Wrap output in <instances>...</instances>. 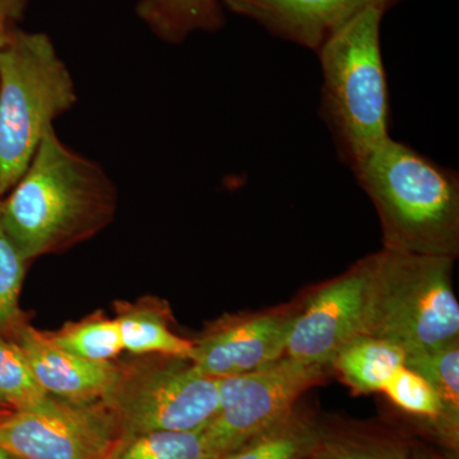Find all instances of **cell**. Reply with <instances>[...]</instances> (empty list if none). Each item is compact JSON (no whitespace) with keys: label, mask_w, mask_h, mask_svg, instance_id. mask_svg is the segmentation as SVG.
<instances>
[{"label":"cell","mask_w":459,"mask_h":459,"mask_svg":"<svg viewBox=\"0 0 459 459\" xmlns=\"http://www.w3.org/2000/svg\"><path fill=\"white\" fill-rule=\"evenodd\" d=\"M332 369L282 356L261 369L220 379V406L201 433L211 457L237 448L289 415Z\"/></svg>","instance_id":"cell-7"},{"label":"cell","mask_w":459,"mask_h":459,"mask_svg":"<svg viewBox=\"0 0 459 459\" xmlns=\"http://www.w3.org/2000/svg\"><path fill=\"white\" fill-rule=\"evenodd\" d=\"M29 0H0V50L20 29Z\"/></svg>","instance_id":"cell-24"},{"label":"cell","mask_w":459,"mask_h":459,"mask_svg":"<svg viewBox=\"0 0 459 459\" xmlns=\"http://www.w3.org/2000/svg\"><path fill=\"white\" fill-rule=\"evenodd\" d=\"M117 204V184L107 170L50 126L22 177L0 199V219L31 262L95 238L114 221Z\"/></svg>","instance_id":"cell-1"},{"label":"cell","mask_w":459,"mask_h":459,"mask_svg":"<svg viewBox=\"0 0 459 459\" xmlns=\"http://www.w3.org/2000/svg\"><path fill=\"white\" fill-rule=\"evenodd\" d=\"M404 367L415 371L434 389L442 404L452 439L459 437V338L435 349L404 353Z\"/></svg>","instance_id":"cell-17"},{"label":"cell","mask_w":459,"mask_h":459,"mask_svg":"<svg viewBox=\"0 0 459 459\" xmlns=\"http://www.w3.org/2000/svg\"><path fill=\"white\" fill-rule=\"evenodd\" d=\"M320 452L325 459H412L397 437L362 427L323 425Z\"/></svg>","instance_id":"cell-21"},{"label":"cell","mask_w":459,"mask_h":459,"mask_svg":"<svg viewBox=\"0 0 459 459\" xmlns=\"http://www.w3.org/2000/svg\"><path fill=\"white\" fill-rule=\"evenodd\" d=\"M407 0H221L281 40L316 51L329 36L369 8L394 9Z\"/></svg>","instance_id":"cell-11"},{"label":"cell","mask_w":459,"mask_h":459,"mask_svg":"<svg viewBox=\"0 0 459 459\" xmlns=\"http://www.w3.org/2000/svg\"><path fill=\"white\" fill-rule=\"evenodd\" d=\"M47 334L60 349L84 360L113 362L124 351L117 320L101 312L91 314L78 322L66 323Z\"/></svg>","instance_id":"cell-19"},{"label":"cell","mask_w":459,"mask_h":459,"mask_svg":"<svg viewBox=\"0 0 459 459\" xmlns=\"http://www.w3.org/2000/svg\"><path fill=\"white\" fill-rule=\"evenodd\" d=\"M14 342L25 353L33 377L51 397L71 403L104 401L117 377L115 362L84 360L60 349L48 336L30 325L18 332Z\"/></svg>","instance_id":"cell-12"},{"label":"cell","mask_w":459,"mask_h":459,"mask_svg":"<svg viewBox=\"0 0 459 459\" xmlns=\"http://www.w3.org/2000/svg\"><path fill=\"white\" fill-rule=\"evenodd\" d=\"M77 101L74 75L50 36L18 29L0 50V199L22 177L48 129Z\"/></svg>","instance_id":"cell-5"},{"label":"cell","mask_w":459,"mask_h":459,"mask_svg":"<svg viewBox=\"0 0 459 459\" xmlns=\"http://www.w3.org/2000/svg\"><path fill=\"white\" fill-rule=\"evenodd\" d=\"M370 258L353 263L301 301L285 355L299 362L331 368L338 352L361 336Z\"/></svg>","instance_id":"cell-9"},{"label":"cell","mask_w":459,"mask_h":459,"mask_svg":"<svg viewBox=\"0 0 459 459\" xmlns=\"http://www.w3.org/2000/svg\"><path fill=\"white\" fill-rule=\"evenodd\" d=\"M119 429L104 402L50 397L32 410L0 415V446L16 459H105Z\"/></svg>","instance_id":"cell-8"},{"label":"cell","mask_w":459,"mask_h":459,"mask_svg":"<svg viewBox=\"0 0 459 459\" xmlns=\"http://www.w3.org/2000/svg\"><path fill=\"white\" fill-rule=\"evenodd\" d=\"M301 303L214 320L195 340L189 360L205 376L221 379L250 373L285 356Z\"/></svg>","instance_id":"cell-10"},{"label":"cell","mask_w":459,"mask_h":459,"mask_svg":"<svg viewBox=\"0 0 459 459\" xmlns=\"http://www.w3.org/2000/svg\"><path fill=\"white\" fill-rule=\"evenodd\" d=\"M323 425L300 403L276 424L216 459H309L320 448Z\"/></svg>","instance_id":"cell-14"},{"label":"cell","mask_w":459,"mask_h":459,"mask_svg":"<svg viewBox=\"0 0 459 459\" xmlns=\"http://www.w3.org/2000/svg\"><path fill=\"white\" fill-rule=\"evenodd\" d=\"M411 458L412 459H443L437 453L431 452L427 446H418L411 449Z\"/></svg>","instance_id":"cell-25"},{"label":"cell","mask_w":459,"mask_h":459,"mask_svg":"<svg viewBox=\"0 0 459 459\" xmlns=\"http://www.w3.org/2000/svg\"><path fill=\"white\" fill-rule=\"evenodd\" d=\"M29 261L8 237L0 219V337L13 341L27 325L20 295Z\"/></svg>","instance_id":"cell-23"},{"label":"cell","mask_w":459,"mask_h":459,"mask_svg":"<svg viewBox=\"0 0 459 459\" xmlns=\"http://www.w3.org/2000/svg\"><path fill=\"white\" fill-rule=\"evenodd\" d=\"M383 394L398 409L424 421L444 444L457 451L458 443L452 439L446 429L439 398L424 377L403 365L386 383Z\"/></svg>","instance_id":"cell-20"},{"label":"cell","mask_w":459,"mask_h":459,"mask_svg":"<svg viewBox=\"0 0 459 459\" xmlns=\"http://www.w3.org/2000/svg\"><path fill=\"white\" fill-rule=\"evenodd\" d=\"M351 170L376 207L383 249L458 258L457 172L391 137Z\"/></svg>","instance_id":"cell-2"},{"label":"cell","mask_w":459,"mask_h":459,"mask_svg":"<svg viewBox=\"0 0 459 459\" xmlns=\"http://www.w3.org/2000/svg\"><path fill=\"white\" fill-rule=\"evenodd\" d=\"M7 411H11V410L0 409V415H3V413L7 412Z\"/></svg>","instance_id":"cell-28"},{"label":"cell","mask_w":459,"mask_h":459,"mask_svg":"<svg viewBox=\"0 0 459 459\" xmlns=\"http://www.w3.org/2000/svg\"><path fill=\"white\" fill-rule=\"evenodd\" d=\"M105 459H213L201 431L120 434Z\"/></svg>","instance_id":"cell-18"},{"label":"cell","mask_w":459,"mask_h":459,"mask_svg":"<svg viewBox=\"0 0 459 459\" xmlns=\"http://www.w3.org/2000/svg\"><path fill=\"white\" fill-rule=\"evenodd\" d=\"M309 459H325L323 458L322 452H320V448L318 449V452L316 453V455H313L312 457Z\"/></svg>","instance_id":"cell-27"},{"label":"cell","mask_w":459,"mask_h":459,"mask_svg":"<svg viewBox=\"0 0 459 459\" xmlns=\"http://www.w3.org/2000/svg\"><path fill=\"white\" fill-rule=\"evenodd\" d=\"M385 12L369 8L316 50L322 71L320 115L338 156L352 169L389 137V96L380 29Z\"/></svg>","instance_id":"cell-3"},{"label":"cell","mask_w":459,"mask_h":459,"mask_svg":"<svg viewBox=\"0 0 459 459\" xmlns=\"http://www.w3.org/2000/svg\"><path fill=\"white\" fill-rule=\"evenodd\" d=\"M220 379L189 359L141 355L117 364L104 403L120 434L201 431L220 406Z\"/></svg>","instance_id":"cell-6"},{"label":"cell","mask_w":459,"mask_h":459,"mask_svg":"<svg viewBox=\"0 0 459 459\" xmlns=\"http://www.w3.org/2000/svg\"><path fill=\"white\" fill-rule=\"evenodd\" d=\"M0 459H16L13 457V455H11V453H8L7 451H5L4 448H2V446H0Z\"/></svg>","instance_id":"cell-26"},{"label":"cell","mask_w":459,"mask_h":459,"mask_svg":"<svg viewBox=\"0 0 459 459\" xmlns=\"http://www.w3.org/2000/svg\"><path fill=\"white\" fill-rule=\"evenodd\" d=\"M221 0H140L135 13L168 44H180L195 32H216L225 25Z\"/></svg>","instance_id":"cell-16"},{"label":"cell","mask_w":459,"mask_h":459,"mask_svg":"<svg viewBox=\"0 0 459 459\" xmlns=\"http://www.w3.org/2000/svg\"><path fill=\"white\" fill-rule=\"evenodd\" d=\"M369 258L361 336L394 343L404 353L459 338L455 259L388 249Z\"/></svg>","instance_id":"cell-4"},{"label":"cell","mask_w":459,"mask_h":459,"mask_svg":"<svg viewBox=\"0 0 459 459\" xmlns=\"http://www.w3.org/2000/svg\"><path fill=\"white\" fill-rule=\"evenodd\" d=\"M114 318L119 327L123 349L132 355L189 359L192 340L172 331L170 307L161 299L147 296L134 303L119 301L115 304Z\"/></svg>","instance_id":"cell-13"},{"label":"cell","mask_w":459,"mask_h":459,"mask_svg":"<svg viewBox=\"0 0 459 459\" xmlns=\"http://www.w3.org/2000/svg\"><path fill=\"white\" fill-rule=\"evenodd\" d=\"M404 365L400 347L377 338L360 336L338 352L331 369L355 394L383 392L395 371Z\"/></svg>","instance_id":"cell-15"},{"label":"cell","mask_w":459,"mask_h":459,"mask_svg":"<svg viewBox=\"0 0 459 459\" xmlns=\"http://www.w3.org/2000/svg\"><path fill=\"white\" fill-rule=\"evenodd\" d=\"M50 397L33 377L21 347L0 337V409L32 410Z\"/></svg>","instance_id":"cell-22"}]
</instances>
